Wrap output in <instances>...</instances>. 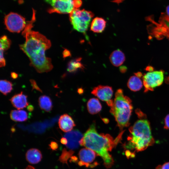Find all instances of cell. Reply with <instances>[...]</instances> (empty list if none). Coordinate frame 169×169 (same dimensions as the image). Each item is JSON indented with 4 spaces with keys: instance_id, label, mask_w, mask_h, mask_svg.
<instances>
[{
    "instance_id": "obj_1",
    "label": "cell",
    "mask_w": 169,
    "mask_h": 169,
    "mask_svg": "<svg viewBox=\"0 0 169 169\" xmlns=\"http://www.w3.org/2000/svg\"><path fill=\"white\" fill-rule=\"evenodd\" d=\"M36 11H33L32 18L22 32L25 41L20 49L29 58L30 64L38 73L47 72L53 68L51 59L46 57L45 51L51 46L50 40L38 32L31 30L35 20Z\"/></svg>"
},
{
    "instance_id": "obj_2",
    "label": "cell",
    "mask_w": 169,
    "mask_h": 169,
    "mask_svg": "<svg viewBox=\"0 0 169 169\" xmlns=\"http://www.w3.org/2000/svg\"><path fill=\"white\" fill-rule=\"evenodd\" d=\"M124 131H122L116 138L109 134H99L96 129L95 124L93 123L84 134L80 141V145L91 149L103 159L107 168L113 165L114 161L109 152L120 141Z\"/></svg>"
},
{
    "instance_id": "obj_3",
    "label": "cell",
    "mask_w": 169,
    "mask_h": 169,
    "mask_svg": "<svg viewBox=\"0 0 169 169\" xmlns=\"http://www.w3.org/2000/svg\"><path fill=\"white\" fill-rule=\"evenodd\" d=\"M129 130L130 134L127 138V145L129 148L135 150V151H143L154 143L150 125L147 120H137Z\"/></svg>"
},
{
    "instance_id": "obj_4",
    "label": "cell",
    "mask_w": 169,
    "mask_h": 169,
    "mask_svg": "<svg viewBox=\"0 0 169 169\" xmlns=\"http://www.w3.org/2000/svg\"><path fill=\"white\" fill-rule=\"evenodd\" d=\"M132 109L130 99L124 95L122 90H118L110 112L115 117L120 129L129 125Z\"/></svg>"
},
{
    "instance_id": "obj_5",
    "label": "cell",
    "mask_w": 169,
    "mask_h": 169,
    "mask_svg": "<svg viewBox=\"0 0 169 169\" xmlns=\"http://www.w3.org/2000/svg\"><path fill=\"white\" fill-rule=\"evenodd\" d=\"M94 16L93 13L90 11L75 8L69 14V20L74 29L85 33Z\"/></svg>"
},
{
    "instance_id": "obj_6",
    "label": "cell",
    "mask_w": 169,
    "mask_h": 169,
    "mask_svg": "<svg viewBox=\"0 0 169 169\" xmlns=\"http://www.w3.org/2000/svg\"><path fill=\"white\" fill-rule=\"evenodd\" d=\"M4 23L7 29L13 33L20 32L26 25L25 18L13 12H11L5 16Z\"/></svg>"
},
{
    "instance_id": "obj_7",
    "label": "cell",
    "mask_w": 169,
    "mask_h": 169,
    "mask_svg": "<svg viewBox=\"0 0 169 169\" xmlns=\"http://www.w3.org/2000/svg\"><path fill=\"white\" fill-rule=\"evenodd\" d=\"M164 78V71L161 70L149 72L145 74L143 76V82L145 91H152L155 88L161 85Z\"/></svg>"
},
{
    "instance_id": "obj_8",
    "label": "cell",
    "mask_w": 169,
    "mask_h": 169,
    "mask_svg": "<svg viewBox=\"0 0 169 169\" xmlns=\"http://www.w3.org/2000/svg\"><path fill=\"white\" fill-rule=\"evenodd\" d=\"M74 0H56L52 7L48 10L49 13H70L75 9Z\"/></svg>"
},
{
    "instance_id": "obj_9",
    "label": "cell",
    "mask_w": 169,
    "mask_h": 169,
    "mask_svg": "<svg viewBox=\"0 0 169 169\" xmlns=\"http://www.w3.org/2000/svg\"><path fill=\"white\" fill-rule=\"evenodd\" d=\"M91 93L101 100L105 101L109 106H112L114 100L111 99L113 94L111 87L99 85L93 88Z\"/></svg>"
},
{
    "instance_id": "obj_10",
    "label": "cell",
    "mask_w": 169,
    "mask_h": 169,
    "mask_svg": "<svg viewBox=\"0 0 169 169\" xmlns=\"http://www.w3.org/2000/svg\"><path fill=\"white\" fill-rule=\"evenodd\" d=\"M152 23L156 25V26L154 28L155 29V34H154L155 36L158 33L156 37L158 38L159 35V38H161L162 37L167 36V31L168 33V38L169 39V17H168L166 13H162L159 18V23L154 22H152Z\"/></svg>"
},
{
    "instance_id": "obj_11",
    "label": "cell",
    "mask_w": 169,
    "mask_h": 169,
    "mask_svg": "<svg viewBox=\"0 0 169 169\" xmlns=\"http://www.w3.org/2000/svg\"><path fill=\"white\" fill-rule=\"evenodd\" d=\"M96 154L94 151L89 148L81 149L79 153L80 161L78 164L80 166H85L87 167H92L97 166L92 163L95 159Z\"/></svg>"
},
{
    "instance_id": "obj_12",
    "label": "cell",
    "mask_w": 169,
    "mask_h": 169,
    "mask_svg": "<svg viewBox=\"0 0 169 169\" xmlns=\"http://www.w3.org/2000/svg\"><path fill=\"white\" fill-rule=\"evenodd\" d=\"M82 133L78 130H74L68 132L64 136L67 140L66 145L67 148L73 152V150L78 148L80 141L83 137Z\"/></svg>"
},
{
    "instance_id": "obj_13",
    "label": "cell",
    "mask_w": 169,
    "mask_h": 169,
    "mask_svg": "<svg viewBox=\"0 0 169 169\" xmlns=\"http://www.w3.org/2000/svg\"><path fill=\"white\" fill-rule=\"evenodd\" d=\"M9 100L13 106L18 110L26 108L29 105L27 96L22 91L14 95Z\"/></svg>"
},
{
    "instance_id": "obj_14",
    "label": "cell",
    "mask_w": 169,
    "mask_h": 169,
    "mask_svg": "<svg viewBox=\"0 0 169 169\" xmlns=\"http://www.w3.org/2000/svg\"><path fill=\"white\" fill-rule=\"evenodd\" d=\"M58 123L60 129L65 132L71 131L75 125L71 117L66 114L60 116Z\"/></svg>"
},
{
    "instance_id": "obj_15",
    "label": "cell",
    "mask_w": 169,
    "mask_h": 169,
    "mask_svg": "<svg viewBox=\"0 0 169 169\" xmlns=\"http://www.w3.org/2000/svg\"><path fill=\"white\" fill-rule=\"evenodd\" d=\"M111 63L115 66L121 65L125 60V56L123 53L119 49L113 52L110 56Z\"/></svg>"
},
{
    "instance_id": "obj_16",
    "label": "cell",
    "mask_w": 169,
    "mask_h": 169,
    "mask_svg": "<svg viewBox=\"0 0 169 169\" xmlns=\"http://www.w3.org/2000/svg\"><path fill=\"white\" fill-rule=\"evenodd\" d=\"M106 25V21L103 18L96 17L91 22L90 30L95 33H101L105 30Z\"/></svg>"
},
{
    "instance_id": "obj_17",
    "label": "cell",
    "mask_w": 169,
    "mask_h": 169,
    "mask_svg": "<svg viewBox=\"0 0 169 169\" xmlns=\"http://www.w3.org/2000/svg\"><path fill=\"white\" fill-rule=\"evenodd\" d=\"M27 161L31 164H36L39 162L42 158L40 151L36 149H31L28 150L26 154Z\"/></svg>"
},
{
    "instance_id": "obj_18",
    "label": "cell",
    "mask_w": 169,
    "mask_h": 169,
    "mask_svg": "<svg viewBox=\"0 0 169 169\" xmlns=\"http://www.w3.org/2000/svg\"><path fill=\"white\" fill-rule=\"evenodd\" d=\"M38 103L40 109L46 112H49L52 109V101L49 96L44 95L40 96L38 99Z\"/></svg>"
},
{
    "instance_id": "obj_19",
    "label": "cell",
    "mask_w": 169,
    "mask_h": 169,
    "mask_svg": "<svg viewBox=\"0 0 169 169\" xmlns=\"http://www.w3.org/2000/svg\"><path fill=\"white\" fill-rule=\"evenodd\" d=\"M10 118L13 121L17 122H23L28 119L27 112L23 110H12L10 113Z\"/></svg>"
},
{
    "instance_id": "obj_20",
    "label": "cell",
    "mask_w": 169,
    "mask_h": 169,
    "mask_svg": "<svg viewBox=\"0 0 169 169\" xmlns=\"http://www.w3.org/2000/svg\"><path fill=\"white\" fill-rule=\"evenodd\" d=\"M143 85V82L140 78L136 75L131 77L127 83L128 87L133 91L139 90L142 88Z\"/></svg>"
},
{
    "instance_id": "obj_21",
    "label": "cell",
    "mask_w": 169,
    "mask_h": 169,
    "mask_svg": "<svg viewBox=\"0 0 169 169\" xmlns=\"http://www.w3.org/2000/svg\"><path fill=\"white\" fill-rule=\"evenodd\" d=\"M89 112L91 114H96L101 109L102 106L99 100L95 98L90 99L87 103Z\"/></svg>"
},
{
    "instance_id": "obj_22",
    "label": "cell",
    "mask_w": 169,
    "mask_h": 169,
    "mask_svg": "<svg viewBox=\"0 0 169 169\" xmlns=\"http://www.w3.org/2000/svg\"><path fill=\"white\" fill-rule=\"evenodd\" d=\"M81 59L80 57H79L70 61L68 65V71L73 73L79 69H83L84 67L81 63Z\"/></svg>"
},
{
    "instance_id": "obj_23",
    "label": "cell",
    "mask_w": 169,
    "mask_h": 169,
    "mask_svg": "<svg viewBox=\"0 0 169 169\" xmlns=\"http://www.w3.org/2000/svg\"><path fill=\"white\" fill-rule=\"evenodd\" d=\"M13 89L12 83L7 80H1L0 81V92L6 95L10 93Z\"/></svg>"
},
{
    "instance_id": "obj_24",
    "label": "cell",
    "mask_w": 169,
    "mask_h": 169,
    "mask_svg": "<svg viewBox=\"0 0 169 169\" xmlns=\"http://www.w3.org/2000/svg\"><path fill=\"white\" fill-rule=\"evenodd\" d=\"M11 44L10 40L6 36H2L0 38V49L4 51L7 50L9 48Z\"/></svg>"
},
{
    "instance_id": "obj_25",
    "label": "cell",
    "mask_w": 169,
    "mask_h": 169,
    "mask_svg": "<svg viewBox=\"0 0 169 169\" xmlns=\"http://www.w3.org/2000/svg\"><path fill=\"white\" fill-rule=\"evenodd\" d=\"M4 50L2 49H0V66L3 67L5 66L6 64L5 60L4 57L3 52Z\"/></svg>"
},
{
    "instance_id": "obj_26",
    "label": "cell",
    "mask_w": 169,
    "mask_h": 169,
    "mask_svg": "<svg viewBox=\"0 0 169 169\" xmlns=\"http://www.w3.org/2000/svg\"><path fill=\"white\" fill-rule=\"evenodd\" d=\"M30 81L32 87V90L35 89L41 93H42V90L38 86L37 83L34 80L31 79Z\"/></svg>"
},
{
    "instance_id": "obj_27",
    "label": "cell",
    "mask_w": 169,
    "mask_h": 169,
    "mask_svg": "<svg viewBox=\"0 0 169 169\" xmlns=\"http://www.w3.org/2000/svg\"><path fill=\"white\" fill-rule=\"evenodd\" d=\"M155 169H169V162L165 163L162 165H158Z\"/></svg>"
},
{
    "instance_id": "obj_28",
    "label": "cell",
    "mask_w": 169,
    "mask_h": 169,
    "mask_svg": "<svg viewBox=\"0 0 169 169\" xmlns=\"http://www.w3.org/2000/svg\"><path fill=\"white\" fill-rule=\"evenodd\" d=\"M73 3L75 9L79 8L82 5V3L81 0H74Z\"/></svg>"
},
{
    "instance_id": "obj_29",
    "label": "cell",
    "mask_w": 169,
    "mask_h": 169,
    "mask_svg": "<svg viewBox=\"0 0 169 169\" xmlns=\"http://www.w3.org/2000/svg\"><path fill=\"white\" fill-rule=\"evenodd\" d=\"M164 128L166 129H169V114L165 117L164 120Z\"/></svg>"
},
{
    "instance_id": "obj_30",
    "label": "cell",
    "mask_w": 169,
    "mask_h": 169,
    "mask_svg": "<svg viewBox=\"0 0 169 169\" xmlns=\"http://www.w3.org/2000/svg\"><path fill=\"white\" fill-rule=\"evenodd\" d=\"M50 146L52 149H56L58 147V144L55 142L52 141L51 142Z\"/></svg>"
},
{
    "instance_id": "obj_31",
    "label": "cell",
    "mask_w": 169,
    "mask_h": 169,
    "mask_svg": "<svg viewBox=\"0 0 169 169\" xmlns=\"http://www.w3.org/2000/svg\"><path fill=\"white\" fill-rule=\"evenodd\" d=\"M70 53L69 51L67 49L64 50L63 52L64 56L65 57L70 56Z\"/></svg>"
},
{
    "instance_id": "obj_32",
    "label": "cell",
    "mask_w": 169,
    "mask_h": 169,
    "mask_svg": "<svg viewBox=\"0 0 169 169\" xmlns=\"http://www.w3.org/2000/svg\"><path fill=\"white\" fill-rule=\"evenodd\" d=\"M60 142L62 144L66 145L67 143V140L64 137L61 139Z\"/></svg>"
},
{
    "instance_id": "obj_33",
    "label": "cell",
    "mask_w": 169,
    "mask_h": 169,
    "mask_svg": "<svg viewBox=\"0 0 169 169\" xmlns=\"http://www.w3.org/2000/svg\"><path fill=\"white\" fill-rule=\"evenodd\" d=\"M27 109L28 111L31 112L33 110L34 107L32 105H29L27 107Z\"/></svg>"
},
{
    "instance_id": "obj_34",
    "label": "cell",
    "mask_w": 169,
    "mask_h": 169,
    "mask_svg": "<svg viewBox=\"0 0 169 169\" xmlns=\"http://www.w3.org/2000/svg\"><path fill=\"white\" fill-rule=\"evenodd\" d=\"M48 3L50 4L51 6H53L55 3L56 0H45Z\"/></svg>"
},
{
    "instance_id": "obj_35",
    "label": "cell",
    "mask_w": 169,
    "mask_h": 169,
    "mask_svg": "<svg viewBox=\"0 0 169 169\" xmlns=\"http://www.w3.org/2000/svg\"><path fill=\"white\" fill-rule=\"evenodd\" d=\"M127 69L125 67L123 66L120 68V70L121 72L122 73L125 72Z\"/></svg>"
},
{
    "instance_id": "obj_36",
    "label": "cell",
    "mask_w": 169,
    "mask_h": 169,
    "mask_svg": "<svg viewBox=\"0 0 169 169\" xmlns=\"http://www.w3.org/2000/svg\"><path fill=\"white\" fill-rule=\"evenodd\" d=\"M146 70L148 71L149 72H151L153 71V68L152 66H148L146 68Z\"/></svg>"
},
{
    "instance_id": "obj_37",
    "label": "cell",
    "mask_w": 169,
    "mask_h": 169,
    "mask_svg": "<svg viewBox=\"0 0 169 169\" xmlns=\"http://www.w3.org/2000/svg\"><path fill=\"white\" fill-rule=\"evenodd\" d=\"M18 75L17 74L15 73H12L11 74V77L13 79H15L17 78L18 77Z\"/></svg>"
},
{
    "instance_id": "obj_38",
    "label": "cell",
    "mask_w": 169,
    "mask_h": 169,
    "mask_svg": "<svg viewBox=\"0 0 169 169\" xmlns=\"http://www.w3.org/2000/svg\"><path fill=\"white\" fill-rule=\"evenodd\" d=\"M166 15L169 17V5L166 7Z\"/></svg>"
},
{
    "instance_id": "obj_39",
    "label": "cell",
    "mask_w": 169,
    "mask_h": 169,
    "mask_svg": "<svg viewBox=\"0 0 169 169\" xmlns=\"http://www.w3.org/2000/svg\"><path fill=\"white\" fill-rule=\"evenodd\" d=\"M135 75L140 78L142 76V74L140 72H138L136 73Z\"/></svg>"
},
{
    "instance_id": "obj_40",
    "label": "cell",
    "mask_w": 169,
    "mask_h": 169,
    "mask_svg": "<svg viewBox=\"0 0 169 169\" xmlns=\"http://www.w3.org/2000/svg\"><path fill=\"white\" fill-rule=\"evenodd\" d=\"M26 169H35V168L31 166H28Z\"/></svg>"
}]
</instances>
